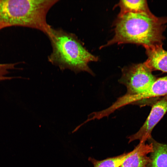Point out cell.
I'll list each match as a JSON object with an SVG mask.
<instances>
[{"label":"cell","instance_id":"1","mask_svg":"<svg viewBox=\"0 0 167 167\" xmlns=\"http://www.w3.org/2000/svg\"><path fill=\"white\" fill-rule=\"evenodd\" d=\"M167 23V17H157L151 12L118 15L114 23V36L101 48L116 44H134L145 48L163 45Z\"/></svg>","mask_w":167,"mask_h":167},{"label":"cell","instance_id":"2","mask_svg":"<svg viewBox=\"0 0 167 167\" xmlns=\"http://www.w3.org/2000/svg\"><path fill=\"white\" fill-rule=\"evenodd\" d=\"M47 36L52 47L48 57L49 62L62 70L68 69L76 73L86 71L93 75L88 65L97 62L98 58L86 49L75 35L51 28Z\"/></svg>","mask_w":167,"mask_h":167},{"label":"cell","instance_id":"3","mask_svg":"<svg viewBox=\"0 0 167 167\" xmlns=\"http://www.w3.org/2000/svg\"><path fill=\"white\" fill-rule=\"evenodd\" d=\"M58 0H0V24L38 30L47 35L51 27L46 16Z\"/></svg>","mask_w":167,"mask_h":167},{"label":"cell","instance_id":"4","mask_svg":"<svg viewBox=\"0 0 167 167\" xmlns=\"http://www.w3.org/2000/svg\"><path fill=\"white\" fill-rule=\"evenodd\" d=\"M122 72L119 82L126 86L128 95L144 92L157 79L144 62L124 67Z\"/></svg>","mask_w":167,"mask_h":167},{"label":"cell","instance_id":"5","mask_svg":"<svg viewBox=\"0 0 167 167\" xmlns=\"http://www.w3.org/2000/svg\"><path fill=\"white\" fill-rule=\"evenodd\" d=\"M167 112V95L159 99L153 105L145 122L139 131L129 136V143L136 140L146 141L152 137L153 129Z\"/></svg>","mask_w":167,"mask_h":167},{"label":"cell","instance_id":"6","mask_svg":"<svg viewBox=\"0 0 167 167\" xmlns=\"http://www.w3.org/2000/svg\"><path fill=\"white\" fill-rule=\"evenodd\" d=\"M167 95V75L157 78L144 92L138 94H125L120 98L121 105L124 106L153 98L163 97Z\"/></svg>","mask_w":167,"mask_h":167},{"label":"cell","instance_id":"7","mask_svg":"<svg viewBox=\"0 0 167 167\" xmlns=\"http://www.w3.org/2000/svg\"><path fill=\"white\" fill-rule=\"evenodd\" d=\"M140 141L132 151L129 152L119 167H148L150 162L148 155L153 151L152 143Z\"/></svg>","mask_w":167,"mask_h":167},{"label":"cell","instance_id":"8","mask_svg":"<svg viewBox=\"0 0 167 167\" xmlns=\"http://www.w3.org/2000/svg\"><path fill=\"white\" fill-rule=\"evenodd\" d=\"M162 45L145 48L148 58L144 62L152 71L158 70L167 73V51Z\"/></svg>","mask_w":167,"mask_h":167},{"label":"cell","instance_id":"9","mask_svg":"<svg viewBox=\"0 0 167 167\" xmlns=\"http://www.w3.org/2000/svg\"><path fill=\"white\" fill-rule=\"evenodd\" d=\"M147 141L153 146V151L149 156L148 167H167V144L160 143L152 137Z\"/></svg>","mask_w":167,"mask_h":167},{"label":"cell","instance_id":"10","mask_svg":"<svg viewBox=\"0 0 167 167\" xmlns=\"http://www.w3.org/2000/svg\"><path fill=\"white\" fill-rule=\"evenodd\" d=\"M120 9L118 15L130 13H150L147 2L145 0H120L117 4Z\"/></svg>","mask_w":167,"mask_h":167},{"label":"cell","instance_id":"11","mask_svg":"<svg viewBox=\"0 0 167 167\" xmlns=\"http://www.w3.org/2000/svg\"><path fill=\"white\" fill-rule=\"evenodd\" d=\"M129 154V152L124 153L101 161L89 157L88 160L92 163L94 167H119Z\"/></svg>","mask_w":167,"mask_h":167},{"label":"cell","instance_id":"12","mask_svg":"<svg viewBox=\"0 0 167 167\" xmlns=\"http://www.w3.org/2000/svg\"><path fill=\"white\" fill-rule=\"evenodd\" d=\"M20 63L16 62L11 63H0V82L2 81L11 80L15 78H22L21 77H8L6 75L9 73L10 70L17 69L15 66Z\"/></svg>","mask_w":167,"mask_h":167},{"label":"cell","instance_id":"13","mask_svg":"<svg viewBox=\"0 0 167 167\" xmlns=\"http://www.w3.org/2000/svg\"><path fill=\"white\" fill-rule=\"evenodd\" d=\"M6 28V27L4 24H0V30L2 28Z\"/></svg>","mask_w":167,"mask_h":167}]
</instances>
